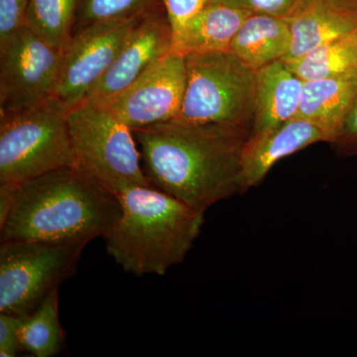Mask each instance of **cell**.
<instances>
[{"instance_id": "3957f363", "label": "cell", "mask_w": 357, "mask_h": 357, "mask_svg": "<svg viewBox=\"0 0 357 357\" xmlns=\"http://www.w3.org/2000/svg\"><path fill=\"white\" fill-rule=\"evenodd\" d=\"M116 198L121 215L105 241L124 271L162 276L184 261L203 229L204 213L153 185H131Z\"/></svg>"}, {"instance_id": "5bb4252c", "label": "cell", "mask_w": 357, "mask_h": 357, "mask_svg": "<svg viewBox=\"0 0 357 357\" xmlns=\"http://www.w3.org/2000/svg\"><path fill=\"white\" fill-rule=\"evenodd\" d=\"M292 43L287 57L297 59L321 45L357 30V15L338 10L325 0H302L286 17Z\"/></svg>"}, {"instance_id": "52a82bcc", "label": "cell", "mask_w": 357, "mask_h": 357, "mask_svg": "<svg viewBox=\"0 0 357 357\" xmlns=\"http://www.w3.org/2000/svg\"><path fill=\"white\" fill-rule=\"evenodd\" d=\"M86 243L2 241L0 312L27 316L76 271Z\"/></svg>"}, {"instance_id": "9c48e42d", "label": "cell", "mask_w": 357, "mask_h": 357, "mask_svg": "<svg viewBox=\"0 0 357 357\" xmlns=\"http://www.w3.org/2000/svg\"><path fill=\"white\" fill-rule=\"evenodd\" d=\"M144 14L98 23L74 35L64 51L53 100L68 112L83 102Z\"/></svg>"}, {"instance_id": "7c38bea8", "label": "cell", "mask_w": 357, "mask_h": 357, "mask_svg": "<svg viewBox=\"0 0 357 357\" xmlns=\"http://www.w3.org/2000/svg\"><path fill=\"white\" fill-rule=\"evenodd\" d=\"M318 142L328 143L325 131L298 116L264 135L248 138L243 157L244 194L261 184L280 160Z\"/></svg>"}, {"instance_id": "ffe728a7", "label": "cell", "mask_w": 357, "mask_h": 357, "mask_svg": "<svg viewBox=\"0 0 357 357\" xmlns=\"http://www.w3.org/2000/svg\"><path fill=\"white\" fill-rule=\"evenodd\" d=\"M82 0H31L26 25L52 46L65 51Z\"/></svg>"}, {"instance_id": "d4e9b609", "label": "cell", "mask_w": 357, "mask_h": 357, "mask_svg": "<svg viewBox=\"0 0 357 357\" xmlns=\"http://www.w3.org/2000/svg\"><path fill=\"white\" fill-rule=\"evenodd\" d=\"M250 13L286 18L302 0H223Z\"/></svg>"}, {"instance_id": "4316f807", "label": "cell", "mask_w": 357, "mask_h": 357, "mask_svg": "<svg viewBox=\"0 0 357 357\" xmlns=\"http://www.w3.org/2000/svg\"><path fill=\"white\" fill-rule=\"evenodd\" d=\"M325 1L338 10L357 15V0H325Z\"/></svg>"}, {"instance_id": "484cf974", "label": "cell", "mask_w": 357, "mask_h": 357, "mask_svg": "<svg viewBox=\"0 0 357 357\" xmlns=\"http://www.w3.org/2000/svg\"><path fill=\"white\" fill-rule=\"evenodd\" d=\"M20 316L0 312V356L15 357L20 352Z\"/></svg>"}, {"instance_id": "ac0fdd59", "label": "cell", "mask_w": 357, "mask_h": 357, "mask_svg": "<svg viewBox=\"0 0 357 357\" xmlns=\"http://www.w3.org/2000/svg\"><path fill=\"white\" fill-rule=\"evenodd\" d=\"M59 288L27 316L20 317V340L22 351L35 357H52L65 347V333L59 318Z\"/></svg>"}, {"instance_id": "277c9868", "label": "cell", "mask_w": 357, "mask_h": 357, "mask_svg": "<svg viewBox=\"0 0 357 357\" xmlns=\"http://www.w3.org/2000/svg\"><path fill=\"white\" fill-rule=\"evenodd\" d=\"M67 119L75 168L86 178L115 197L131 185H152L133 131L105 103L84 100Z\"/></svg>"}, {"instance_id": "603a6c76", "label": "cell", "mask_w": 357, "mask_h": 357, "mask_svg": "<svg viewBox=\"0 0 357 357\" xmlns=\"http://www.w3.org/2000/svg\"><path fill=\"white\" fill-rule=\"evenodd\" d=\"M165 8L172 26L174 44L177 41L185 25L199 13L211 0H160Z\"/></svg>"}, {"instance_id": "ba28073f", "label": "cell", "mask_w": 357, "mask_h": 357, "mask_svg": "<svg viewBox=\"0 0 357 357\" xmlns=\"http://www.w3.org/2000/svg\"><path fill=\"white\" fill-rule=\"evenodd\" d=\"M64 51L27 25L0 45V112L31 109L53 100Z\"/></svg>"}, {"instance_id": "e0dca14e", "label": "cell", "mask_w": 357, "mask_h": 357, "mask_svg": "<svg viewBox=\"0 0 357 357\" xmlns=\"http://www.w3.org/2000/svg\"><path fill=\"white\" fill-rule=\"evenodd\" d=\"M291 43L292 35L286 18L251 13L230 43L229 51L258 70L287 57Z\"/></svg>"}, {"instance_id": "2e32d148", "label": "cell", "mask_w": 357, "mask_h": 357, "mask_svg": "<svg viewBox=\"0 0 357 357\" xmlns=\"http://www.w3.org/2000/svg\"><path fill=\"white\" fill-rule=\"evenodd\" d=\"M250 13L223 0H211L185 25L174 44L178 53L229 50L230 43Z\"/></svg>"}, {"instance_id": "44dd1931", "label": "cell", "mask_w": 357, "mask_h": 357, "mask_svg": "<svg viewBox=\"0 0 357 357\" xmlns=\"http://www.w3.org/2000/svg\"><path fill=\"white\" fill-rule=\"evenodd\" d=\"M160 3V0H82L72 37L98 23L142 15Z\"/></svg>"}, {"instance_id": "8fae6325", "label": "cell", "mask_w": 357, "mask_h": 357, "mask_svg": "<svg viewBox=\"0 0 357 357\" xmlns=\"http://www.w3.org/2000/svg\"><path fill=\"white\" fill-rule=\"evenodd\" d=\"M172 51V26L163 4L160 3L143 15L86 100L103 102L119 95Z\"/></svg>"}, {"instance_id": "4fadbf2b", "label": "cell", "mask_w": 357, "mask_h": 357, "mask_svg": "<svg viewBox=\"0 0 357 357\" xmlns=\"http://www.w3.org/2000/svg\"><path fill=\"white\" fill-rule=\"evenodd\" d=\"M304 81L284 61L256 70L255 112L248 138L274 130L297 116Z\"/></svg>"}, {"instance_id": "30bf717a", "label": "cell", "mask_w": 357, "mask_h": 357, "mask_svg": "<svg viewBox=\"0 0 357 357\" xmlns=\"http://www.w3.org/2000/svg\"><path fill=\"white\" fill-rule=\"evenodd\" d=\"M185 83V55L172 51L128 89L102 102L135 131L177 119Z\"/></svg>"}, {"instance_id": "d6986e66", "label": "cell", "mask_w": 357, "mask_h": 357, "mask_svg": "<svg viewBox=\"0 0 357 357\" xmlns=\"http://www.w3.org/2000/svg\"><path fill=\"white\" fill-rule=\"evenodd\" d=\"M284 62L304 82L352 73L357 64V30Z\"/></svg>"}, {"instance_id": "5b68a950", "label": "cell", "mask_w": 357, "mask_h": 357, "mask_svg": "<svg viewBox=\"0 0 357 357\" xmlns=\"http://www.w3.org/2000/svg\"><path fill=\"white\" fill-rule=\"evenodd\" d=\"M185 58L187 83L182 109L176 119L236 126L250 135L255 112L256 70L229 50L190 53Z\"/></svg>"}, {"instance_id": "83f0119b", "label": "cell", "mask_w": 357, "mask_h": 357, "mask_svg": "<svg viewBox=\"0 0 357 357\" xmlns=\"http://www.w3.org/2000/svg\"><path fill=\"white\" fill-rule=\"evenodd\" d=\"M352 73H354V74L356 75V76H357V64L356 66V68H354V70H352Z\"/></svg>"}, {"instance_id": "cb8c5ba5", "label": "cell", "mask_w": 357, "mask_h": 357, "mask_svg": "<svg viewBox=\"0 0 357 357\" xmlns=\"http://www.w3.org/2000/svg\"><path fill=\"white\" fill-rule=\"evenodd\" d=\"M338 156L357 155V96L345 115L344 122L335 139L331 143Z\"/></svg>"}, {"instance_id": "9a60e30c", "label": "cell", "mask_w": 357, "mask_h": 357, "mask_svg": "<svg viewBox=\"0 0 357 357\" xmlns=\"http://www.w3.org/2000/svg\"><path fill=\"white\" fill-rule=\"evenodd\" d=\"M356 96L357 76L354 73L304 82L297 116L323 129L331 144Z\"/></svg>"}, {"instance_id": "8992f818", "label": "cell", "mask_w": 357, "mask_h": 357, "mask_svg": "<svg viewBox=\"0 0 357 357\" xmlns=\"http://www.w3.org/2000/svg\"><path fill=\"white\" fill-rule=\"evenodd\" d=\"M68 110L52 100L0 112V185H20L58 169L75 168Z\"/></svg>"}, {"instance_id": "7402d4cb", "label": "cell", "mask_w": 357, "mask_h": 357, "mask_svg": "<svg viewBox=\"0 0 357 357\" xmlns=\"http://www.w3.org/2000/svg\"><path fill=\"white\" fill-rule=\"evenodd\" d=\"M31 0H0V45L26 26Z\"/></svg>"}, {"instance_id": "6da1fadb", "label": "cell", "mask_w": 357, "mask_h": 357, "mask_svg": "<svg viewBox=\"0 0 357 357\" xmlns=\"http://www.w3.org/2000/svg\"><path fill=\"white\" fill-rule=\"evenodd\" d=\"M133 134L148 180L160 191L202 213L244 194L243 157L248 131L174 119Z\"/></svg>"}, {"instance_id": "7a4b0ae2", "label": "cell", "mask_w": 357, "mask_h": 357, "mask_svg": "<svg viewBox=\"0 0 357 357\" xmlns=\"http://www.w3.org/2000/svg\"><path fill=\"white\" fill-rule=\"evenodd\" d=\"M0 241L86 243L107 236L121 215L119 199L73 167L14 185Z\"/></svg>"}]
</instances>
